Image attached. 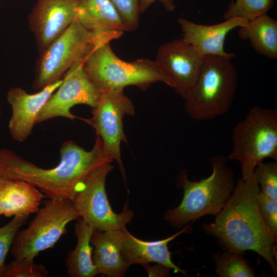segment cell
<instances>
[{
	"mask_svg": "<svg viewBox=\"0 0 277 277\" xmlns=\"http://www.w3.org/2000/svg\"><path fill=\"white\" fill-rule=\"evenodd\" d=\"M61 160L51 168H43L11 150L0 148V176L5 181L19 180L38 188L46 197L72 201L87 176L103 164L112 162L96 136L92 149L86 150L72 141L61 146Z\"/></svg>",
	"mask_w": 277,
	"mask_h": 277,
	"instance_id": "1",
	"label": "cell"
},
{
	"mask_svg": "<svg viewBox=\"0 0 277 277\" xmlns=\"http://www.w3.org/2000/svg\"><path fill=\"white\" fill-rule=\"evenodd\" d=\"M260 189L253 173L240 178L214 221L203 225L207 234L217 239L225 250L244 254L253 251L277 273L276 240L264 223L259 209Z\"/></svg>",
	"mask_w": 277,
	"mask_h": 277,
	"instance_id": "2",
	"label": "cell"
},
{
	"mask_svg": "<svg viewBox=\"0 0 277 277\" xmlns=\"http://www.w3.org/2000/svg\"><path fill=\"white\" fill-rule=\"evenodd\" d=\"M210 164L211 174L199 181L189 180L184 170L178 174L176 184L183 190V199L164 215L172 227L181 228L207 214L215 216L224 207L235 185L234 173L223 155H214Z\"/></svg>",
	"mask_w": 277,
	"mask_h": 277,
	"instance_id": "3",
	"label": "cell"
},
{
	"mask_svg": "<svg viewBox=\"0 0 277 277\" xmlns=\"http://www.w3.org/2000/svg\"><path fill=\"white\" fill-rule=\"evenodd\" d=\"M232 58L213 55L203 56L198 76L184 99L186 112L191 118L212 120L229 111L238 81Z\"/></svg>",
	"mask_w": 277,
	"mask_h": 277,
	"instance_id": "4",
	"label": "cell"
},
{
	"mask_svg": "<svg viewBox=\"0 0 277 277\" xmlns=\"http://www.w3.org/2000/svg\"><path fill=\"white\" fill-rule=\"evenodd\" d=\"M83 64L90 80L102 92L124 90L128 86H135L144 90L156 82L171 87L170 81L155 61L149 59L124 61L114 53L110 43L96 46L86 56Z\"/></svg>",
	"mask_w": 277,
	"mask_h": 277,
	"instance_id": "5",
	"label": "cell"
},
{
	"mask_svg": "<svg viewBox=\"0 0 277 277\" xmlns=\"http://www.w3.org/2000/svg\"><path fill=\"white\" fill-rule=\"evenodd\" d=\"M118 37L115 31H90L76 19L41 53L35 69L34 88L42 89L61 80L74 64L83 61L96 46Z\"/></svg>",
	"mask_w": 277,
	"mask_h": 277,
	"instance_id": "6",
	"label": "cell"
},
{
	"mask_svg": "<svg viewBox=\"0 0 277 277\" xmlns=\"http://www.w3.org/2000/svg\"><path fill=\"white\" fill-rule=\"evenodd\" d=\"M232 142L228 159L240 163L243 179L252 174L265 159L276 161V109L253 107L233 127Z\"/></svg>",
	"mask_w": 277,
	"mask_h": 277,
	"instance_id": "7",
	"label": "cell"
},
{
	"mask_svg": "<svg viewBox=\"0 0 277 277\" xmlns=\"http://www.w3.org/2000/svg\"><path fill=\"white\" fill-rule=\"evenodd\" d=\"M79 218L72 201H46L28 227L17 233L10 249L11 255L14 259L34 260L66 233L70 222Z\"/></svg>",
	"mask_w": 277,
	"mask_h": 277,
	"instance_id": "8",
	"label": "cell"
},
{
	"mask_svg": "<svg viewBox=\"0 0 277 277\" xmlns=\"http://www.w3.org/2000/svg\"><path fill=\"white\" fill-rule=\"evenodd\" d=\"M111 161L93 170L84 180L72 202L80 217L95 229L112 230L126 227L133 217L134 211L128 203L122 212L116 213L110 206L106 190V180L114 168Z\"/></svg>",
	"mask_w": 277,
	"mask_h": 277,
	"instance_id": "9",
	"label": "cell"
},
{
	"mask_svg": "<svg viewBox=\"0 0 277 277\" xmlns=\"http://www.w3.org/2000/svg\"><path fill=\"white\" fill-rule=\"evenodd\" d=\"M134 114V105L124 90H110L102 92L98 104L92 109V117L83 120L94 129L106 153L118 163L124 177L120 147L122 142L127 144L128 142L123 120L125 115Z\"/></svg>",
	"mask_w": 277,
	"mask_h": 277,
	"instance_id": "10",
	"label": "cell"
},
{
	"mask_svg": "<svg viewBox=\"0 0 277 277\" xmlns=\"http://www.w3.org/2000/svg\"><path fill=\"white\" fill-rule=\"evenodd\" d=\"M83 61L74 64L65 74L61 85L52 94L40 111L36 124L57 117L73 120L78 118L70 111L78 104L95 108L102 92L85 72Z\"/></svg>",
	"mask_w": 277,
	"mask_h": 277,
	"instance_id": "11",
	"label": "cell"
},
{
	"mask_svg": "<svg viewBox=\"0 0 277 277\" xmlns=\"http://www.w3.org/2000/svg\"><path fill=\"white\" fill-rule=\"evenodd\" d=\"M203 55L183 39L163 44L154 61L171 87L185 99L198 76Z\"/></svg>",
	"mask_w": 277,
	"mask_h": 277,
	"instance_id": "12",
	"label": "cell"
},
{
	"mask_svg": "<svg viewBox=\"0 0 277 277\" xmlns=\"http://www.w3.org/2000/svg\"><path fill=\"white\" fill-rule=\"evenodd\" d=\"M79 0H38L29 25L41 53L76 19Z\"/></svg>",
	"mask_w": 277,
	"mask_h": 277,
	"instance_id": "13",
	"label": "cell"
},
{
	"mask_svg": "<svg viewBox=\"0 0 277 277\" xmlns=\"http://www.w3.org/2000/svg\"><path fill=\"white\" fill-rule=\"evenodd\" d=\"M62 82L61 79L33 94L28 93L20 87L9 89L7 100L11 106L12 115L8 128L14 141L22 143L30 135L40 111Z\"/></svg>",
	"mask_w": 277,
	"mask_h": 277,
	"instance_id": "14",
	"label": "cell"
},
{
	"mask_svg": "<svg viewBox=\"0 0 277 277\" xmlns=\"http://www.w3.org/2000/svg\"><path fill=\"white\" fill-rule=\"evenodd\" d=\"M192 230L187 225L175 234L162 240L146 241L132 235L124 227L120 229V247L123 259L130 265L140 264L144 267L150 263H155L188 276L187 271L175 265L172 261L168 244L182 234L188 233Z\"/></svg>",
	"mask_w": 277,
	"mask_h": 277,
	"instance_id": "15",
	"label": "cell"
},
{
	"mask_svg": "<svg viewBox=\"0 0 277 277\" xmlns=\"http://www.w3.org/2000/svg\"><path fill=\"white\" fill-rule=\"evenodd\" d=\"M248 21L233 17L212 25H204L180 17L177 19L182 31V39L191 45L202 55H213L233 58L234 53L224 50L227 34Z\"/></svg>",
	"mask_w": 277,
	"mask_h": 277,
	"instance_id": "16",
	"label": "cell"
},
{
	"mask_svg": "<svg viewBox=\"0 0 277 277\" xmlns=\"http://www.w3.org/2000/svg\"><path fill=\"white\" fill-rule=\"evenodd\" d=\"M91 244L94 248L92 261L99 274L109 277H121L126 274L130 265L121 254L120 229H95Z\"/></svg>",
	"mask_w": 277,
	"mask_h": 277,
	"instance_id": "17",
	"label": "cell"
},
{
	"mask_svg": "<svg viewBox=\"0 0 277 277\" xmlns=\"http://www.w3.org/2000/svg\"><path fill=\"white\" fill-rule=\"evenodd\" d=\"M45 197L38 188L28 182L5 181L0 188V215L28 216L38 210Z\"/></svg>",
	"mask_w": 277,
	"mask_h": 277,
	"instance_id": "18",
	"label": "cell"
},
{
	"mask_svg": "<svg viewBox=\"0 0 277 277\" xmlns=\"http://www.w3.org/2000/svg\"><path fill=\"white\" fill-rule=\"evenodd\" d=\"M76 20L90 31H125L110 0H79Z\"/></svg>",
	"mask_w": 277,
	"mask_h": 277,
	"instance_id": "19",
	"label": "cell"
},
{
	"mask_svg": "<svg viewBox=\"0 0 277 277\" xmlns=\"http://www.w3.org/2000/svg\"><path fill=\"white\" fill-rule=\"evenodd\" d=\"M95 228L80 219L75 224L77 244L67 253L65 265L68 274L71 277H94L99 274L92 261V235Z\"/></svg>",
	"mask_w": 277,
	"mask_h": 277,
	"instance_id": "20",
	"label": "cell"
},
{
	"mask_svg": "<svg viewBox=\"0 0 277 277\" xmlns=\"http://www.w3.org/2000/svg\"><path fill=\"white\" fill-rule=\"evenodd\" d=\"M239 36L249 40L253 49L269 58H277V21L267 14L239 27Z\"/></svg>",
	"mask_w": 277,
	"mask_h": 277,
	"instance_id": "21",
	"label": "cell"
},
{
	"mask_svg": "<svg viewBox=\"0 0 277 277\" xmlns=\"http://www.w3.org/2000/svg\"><path fill=\"white\" fill-rule=\"evenodd\" d=\"M243 254L228 250L213 256L219 277H254L255 272Z\"/></svg>",
	"mask_w": 277,
	"mask_h": 277,
	"instance_id": "22",
	"label": "cell"
},
{
	"mask_svg": "<svg viewBox=\"0 0 277 277\" xmlns=\"http://www.w3.org/2000/svg\"><path fill=\"white\" fill-rule=\"evenodd\" d=\"M275 3V0H235L223 14L225 19L240 17L248 21L267 14Z\"/></svg>",
	"mask_w": 277,
	"mask_h": 277,
	"instance_id": "23",
	"label": "cell"
},
{
	"mask_svg": "<svg viewBox=\"0 0 277 277\" xmlns=\"http://www.w3.org/2000/svg\"><path fill=\"white\" fill-rule=\"evenodd\" d=\"M260 192L269 198L277 200V162L258 164L253 172Z\"/></svg>",
	"mask_w": 277,
	"mask_h": 277,
	"instance_id": "24",
	"label": "cell"
},
{
	"mask_svg": "<svg viewBox=\"0 0 277 277\" xmlns=\"http://www.w3.org/2000/svg\"><path fill=\"white\" fill-rule=\"evenodd\" d=\"M48 274L46 268L34 260L14 259L6 264L1 277H45Z\"/></svg>",
	"mask_w": 277,
	"mask_h": 277,
	"instance_id": "25",
	"label": "cell"
},
{
	"mask_svg": "<svg viewBox=\"0 0 277 277\" xmlns=\"http://www.w3.org/2000/svg\"><path fill=\"white\" fill-rule=\"evenodd\" d=\"M28 216H15L0 227V277L5 268V261L14 238L21 227L26 223Z\"/></svg>",
	"mask_w": 277,
	"mask_h": 277,
	"instance_id": "26",
	"label": "cell"
},
{
	"mask_svg": "<svg viewBox=\"0 0 277 277\" xmlns=\"http://www.w3.org/2000/svg\"><path fill=\"white\" fill-rule=\"evenodd\" d=\"M120 14L125 31L135 30L138 26L140 0H110Z\"/></svg>",
	"mask_w": 277,
	"mask_h": 277,
	"instance_id": "27",
	"label": "cell"
},
{
	"mask_svg": "<svg viewBox=\"0 0 277 277\" xmlns=\"http://www.w3.org/2000/svg\"><path fill=\"white\" fill-rule=\"evenodd\" d=\"M258 202L260 213L264 223L277 237V200L271 199L260 192Z\"/></svg>",
	"mask_w": 277,
	"mask_h": 277,
	"instance_id": "28",
	"label": "cell"
},
{
	"mask_svg": "<svg viewBox=\"0 0 277 277\" xmlns=\"http://www.w3.org/2000/svg\"><path fill=\"white\" fill-rule=\"evenodd\" d=\"M159 1L166 11L172 12L175 9L173 0H140V12H144L154 2Z\"/></svg>",
	"mask_w": 277,
	"mask_h": 277,
	"instance_id": "29",
	"label": "cell"
},
{
	"mask_svg": "<svg viewBox=\"0 0 277 277\" xmlns=\"http://www.w3.org/2000/svg\"><path fill=\"white\" fill-rule=\"evenodd\" d=\"M144 267L148 271L149 276H167L170 274L171 270L170 268L157 264L152 268L149 267L148 265Z\"/></svg>",
	"mask_w": 277,
	"mask_h": 277,
	"instance_id": "30",
	"label": "cell"
},
{
	"mask_svg": "<svg viewBox=\"0 0 277 277\" xmlns=\"http://www.w3.org/2000/svg\"><path fill=\"white\" fill-rule=\"evenodd\" d=\"M5 180H4L2 177L0 176V188L3 185L4 183L5 182Z\"/></svg>",
	"mask_w": 277,
	"mask_h": 277,
	"instance_id": "31",
	"label": "cell"
},
{
	"mask_svg": "<svg viewBox=\"0 0 277 277\" xmlns=\"http://www.w3.org/2000/svg\"><path fill=\"white\" fill-rule=\"evenodd\" d=\"M1 107L0 106V115H1Z\"/></svg>",
	"mask_w": 277,
	"mask_h": 277,
	"instance_id": "32",
	"label": "cell"
}]
</instances>
